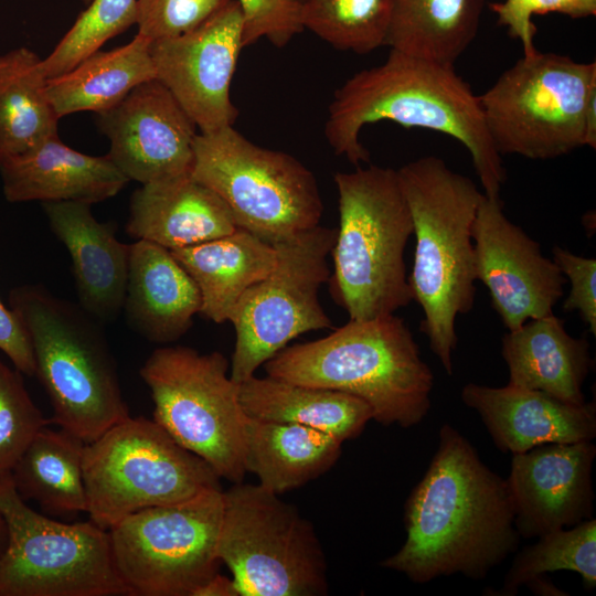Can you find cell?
Here are the masks:
<instances>
[{
	"label": "cell",
	"instance_id": "1",
	"mask_svg": "<svg viewBox=\"0 0 596 596\" xmlns=\"http://www.w3.org/2000/svg\"><path fill=\"white\" fill-rule=\"evenodd\" d=\"M404 524V544L381 566L417 584L455 574L485 578L520 539L507 480L448 424L440 427L437 450L405 502Z\"/></svg>",
	"mask_w": 596,
	"mask_h": 596
},
{
	"label": "cell",
	"instance_id": "2",
	"mask_svg": "<svg viewBox=\"0 0 596 596\" xmlns=\"http://www.w3.org/2000/svg\"><path fill=\"white\" fill-rule=\"evenodd\" d=\"M394 121L445 134L470 153L489 196H499L507 172L486 127L479 97L451 66L391 50L380 65L355 73L333 95L324 125L337 156L355 167L370 161L364 126Z\"/></svg>",
	"mask_w": 596,
	"mask_h": 596
},
{
	"label": "cell",
	"instance_id": "3",
	"mask_svg": "<svg viewBox=\"0 0 596 596\" xmlns=\"http://www.w3.org/2000/svg\"><path fill=\"white\" fill-rule=\"evenodd\" d=\"M397 173L416 240L408 283L424 315L419 329L451 375L456 318L475 301L472 224L483 193L436 156L411 161Z\"/></svg>",
	"mask_w": 596,
	"mask_h": 596
},
{
	"label": "cell",
	"instance_id": "4",
	"mask_svg": "<svg viewBox=\"0 0 596 596\" xmlns=\"http://www.w3.org/2000/svg\"><path fill=\"white\" fill-rule=\"evenodd\" d=\"M264 365L269 376L361 398L384 426H415L430 408L434 374L395 313L350 319L324 338L284 348Z\"/></svg>",
	"mask_w": 596,
	"mask_h": 596
},
{
	"label": "cell",
	"instance_id": "5",
	"mask_svg": "<svg viewBox=\"0 0 596 596\" xmlns=\"http://www.w3.org/2000/svg\"><path fill=\"white\" fill-rule=\"evenodd\" d=\"M9 304L31 342L51 423L88 444L129 416L99 321L42 285L12 288Z\"/></svg>",
	"mask_w": 596,
	"mask_h": 596
},
{
	"label": "cell",
	"instance_id": "6",
	"mask_svg": "<svg viewBox=\"0 0 596 596\" xmlns=\"http://www.w3.org/2000/svg\"><path fill=\"white\" fill-rule=\"evenodd\" d=\"M333 180L339 227L332 297L352 320L395 313L413 300L404 260L413 222L397 170L359 166Z\"/></svg>",
	"mask_w": 596,
	"mask_h": 596
},
{
	"label": "cell",
	"instance_id": "7",
	"mask_svg": "<svg viewBox=\"0 0 596 596\" xmlns=\"http://www.w3.org/2000/svg\"><path fill=\"white\" fill-rule=\"evenodd\" d=\"M83 479L89 520L105 530L141 509L222 489L207 462L142 416H128L85 445Z\"/></svg>",
	"mask_w": 596,
	"mask_h": 596
},
{
	"label": "cell",
	"instance_id": "8",
	"mask_svg": "<svg viewBox=\"0 0 596 596\" xmlns=\"http://www.w3.org/2000/svg\"><path fill=\"white\" fill-rule=\"evenodd\" d=\"M595 94V62L536 51L478 97L500 155L546 160L585 147L586 110Z\"/></svg>",
	"mask_w": 596,
	"mask_h": 596
},
{
	"label": "cell",
	"instance_id": "9",
	"mask_svg": "<svg viewBox=\"0 0 596 596\" xmlns=\"http://www.w3.org/2000/svg\"><path fill=\"white\" fill-rule=\"evenodd\" d=\"M217 555L241 596H320L328 592L327 560L313 525L260 485L223 491Z\"/></svg>",
	"mask_w": 596,
	"mask_h": 596
},
{
	"label": "cell",
	"instance_id": "10",
	"mask_svg": "<svg viewBox=\"0 0 596 596\" xmlns=\"http://www.w3.org/2000/svg\"><path fill=\"white\" fill-rule=\"evenodd\" d=\"M191 175L215 192L237 227L274 244L319 224L313 173L289 153L253 143L233 126L200 132Z\"/></svg>",
	"mask_w": 596,
	"mask_h": 596
},
{
	"label": "cell",
	"instance_id": "11",
	"mask_svg": "<svg viewBox=\"0 0 596 596\" xmlns=\"http://www.w3.org/2000/svg\"><path fill=\"white\" fill-rule=\"evenodd\" d=\"M219 351L174 345L156 349L140 368L153 402V421L215 473L243 481L244 427L238 384Z\"/></svg>",
	"mask_w": 596,
	"mask_h": 596
},
{
	"label": "cell",
	"instance_id": "12",
	"mask_svg": "<svg viewBox=\"0 0 596 596\" xmlns=\"http://www.w3.org/2000/svg\"><path fill=\"white\" fill-rule=\"evenodd\" d=\"M0 515L8 530L0 596L129 595L108 530L91 520L64 523L36 512L19 496L10 472L0 477Z\"/></svg>",
	"mask_w": 596,
	"mask_h": 596
},
{
	"label": "cell",
	"instance_id": "13",
	"mask_svg": "<svg viewBox=\"0 0 596 596\" xmlns=\"http://www.w3.org/2000/svg\"><path fill=\"white\" fill-rule=\"evenodd\" d=\"M337 228L320 224L274 243L276 264L236 304L230 322L235 345L230 365L240 384L298 336L332 328L319 301L320 287L330 279L327 258Z\"/></svg>",
	"mask_w": 596,
	"mask_h": 596
},
{
	"label": "cell",
	"instance_id": "14",
	"mask_svg": "<svg viewBox=\"0 0 596 596\" xmlns=\"http://www.w3.org/2000/svg\"><path fill=\"white\" fill-rule=\"evenodd\" d=\"M223 490L134 512L109 530L116 570L129 596H193L219 573Z\"/></svg>",
	"mask_w": 596,
	"mask_h": 596
},
{
	"label": "cell",
	"instance_id": "15",
	"mask_svg": "<svg viewBox=\"0 0 596 596\" xmlns=\"http://www.w3.org/2000/svg\"><path fill=\"white\" fill-rule=\"evenodd\" d=\"M243 47V17L235 0L195 29L150 44L156 78L203 134L233 126L237 118L230 89Z\"/></svg>",
	"mask_w": 596,
	"mask_h": 596
},
{
	"label": "cell",
	"instance_id": "16",
	"mask_svg": "<svg viewBox=\"0 0 596 596\" xmlns=\"http://www.w3.org/2000/svg\"><path fill=\"white\" fill-rule=\"evenodd\" d=\"M472 242L476 280L488 289L509 331L553 313L563 296V274L540 244L507 217L499 196L482 194Z\"/></svg>",
	"mask_w": 596,
	"mask_h": 596
},
{
	"label": "cell",
	"instance_id": "17",
	"mask_svg": "<svg viewBox=\"0 0 596 596\" xmlns=\"http://www.w3.org/2000/svg\"><path fill=\"white\" fill-rule=\"evenodd\" d=\"M97 115L110 141L107 156L129 180L146 184L191 174L196 126L157 78Z\"/></svg>",
	"mask_w": 596,
	"mask_h": 596
},
{
	"label": "cell",
	"instance_id": "18",
	"mask_svg": "<svg viewBox=\"0 0 596 596\" xmlns=\"http://www.w3.org/2000/svg\"><path fill=\"white\" fill-rule=\"evenodd\" d=\"M595 456L592 440L544 444L512 455L505 480L520 536L540 538L593 517Z\"/></svg>",
	"mask_w": 596,
	"mask_h": 596
},
{
	"label": "cell",
	"instance_id": "19",
	"mask_svg": "<svg viewBox=\"0 0 596 596\" xmlns=\"http://www.w3.org/2000/svg\"><path fill=\"white\" fill-rule=\"evenodd\" d=\"M460 396L480 415L502 453L514 455L544 444L588 441L596 436L594 403L576 405L542 391L476 383L466 384Z\"/></svg>",
	"mask_w": 596,
	"mask_h": 596
},
{
	"label": "cell",
	"instance_id": "20",
	"mask_svg": "<svg viewBox=\"0 0 596 596\" xmlns=\"http://www.w3.org/2000/svg\"><path fill=\"white\" fill-rule=\"evenodd\" d=\"M83 202H43L50 228L72 259L78 305L100 323L123 309L130 244L118 241L113 222L100 223Z\"/></svg>",
	"mask_w": 596,
	"mask_h": 596
},
{
	"label": "cell",
	"instance_id": "21",
	"mask_svg": "<svg viewBox=\"0 0 596 596\" xmlns=\"http://www.w3.org/2000/svg\"><path fill=\"white\" fill-rule=\"evenodd\" d=\"M9 202L97 203L115 196L129 179L106 155L89 156L63 143L58 135L0 161Z\"/></svg>",
	"mask_w": 596,
	"mask_h": 596
},
{
	"label": "cell",
	"instance_id": "22",
	"mask_svg": "<svg viewBox=\"0 0 596 596\" xmlns=\"http://www.w3.org/2000/svg\"><path fill=\"white\" fill-rule=\"evenodd\" d=\"M201 307L199 287L168 248L143 240L130 244L123 309L137 333L158 344L174 342Z\"/></svg>",
	"mask_w": 596,
	"mask_h": 596
},
{
	"label": "cell",
	"instance_id": "23",
	"mask_svg": "<svg viewBox=\"0 0 596 596\" xmlns=\"http://www.w3.org/2000/svg\"><path fill=\"white\" fill-rule=\"evenodd\" d=\"M125 228L173 251L231 234L237 225L223 200L189 174L141 184L131 195Z\"/></svg>",
	"mask_w": 596,
	"mask_h": 596
},
{
	"label": "cell",
	"instance_id": "24",
	"mask_svg": "<svg viewBox=\"0 0 596 596\" xmlns=\"http://www.w3.org/2000/svg\"><path fill=\"white\" fill-rule=\"evenodd\" d=\"M508 385L542 391L571 404L585 403L582 391L592 366L586 338H574L554 313L531 319L502 338Z\"/></svg>",
	"mask_w": 596,
	"mask_h": 596
},
{
	"label": "cell",
	"instance_id": "25",
	"mask_svg": "<svg viewBox=\"0 0 596 596\" xmlns=\"http://www.w3.org/2000/svg\"><path fill=\"white\" fill-rule=\"evenodd\" d=\"M199 287L206 319L223 323L254 284L276 264L275 246L247 230L170 251Z\"/></svg>",
	"mask_w": 596,
	"mask_h": 596
},
{
	"label": "cell",
	"instance_id": "26",
	"mask_svg": "<svg viewBox=\"0 0 596 596\" xmlns=\"http://www.w3.org/2000/svg\"><path fill=\"white\" fill-rule=\"evenodd\" d=\"M342 444L307 426L246 416L244 468L263 488L280 494L327 472L341 456Z\"/></svg>",
	"mask_w": 596,
	"mask_h": 596
},
{
	"label": "cell",
	"instance_id": "27",
	"mask_svg": "<svg viewBox=\"0 0 596 596\" xmlns=\"http://www.w3.org/2000/svg\"><path fill=\"white\" fill-rule=\"evenodd\" d=\"M238 395L248 417L307 426L342 443L361 435L373 417L371 407L353 395L269 375L240 383Z\"/></svg>",
	"mask_w": 596,
	"mask_h": 596
},
{
	"label": "cell",
	"instance_id": "28",
	"mask_svg": "<svg viewBox=\"0 0 596 596\" xmlns=\"http://www.w3.org/2000/svg\"><path fill=\"white\" fill-rule=\"evenodd\" d=\"M150 44L136 34L128 44L97 50L68 72L46 79L45 94L58 118L77 111L103 113L156 78Z\"/></svg>",
	"mask_w": 596,
	"mask_h": 596
},
{
	"label": "cell",
	"instance_id": "29",
	"mask_svg": "<svg viewBox=\"0 0 596 596\" xmlns=\"http://www.w3.org/2000/svg\"><path fill=\"white\" fill-rule=\"evenodd\" d=\"M486 0H393L385 45L454 67L475 40Z\"/></svg>",
	"mask_w": 596,
	"mask_h": 596
},
{
	"label": "cell",
	"instance_id": "30",
	"mask_svg": "<svg viewBox=\"0 0 596 596\" xmlns=\"http://www.w3.org/2000/svg\"><path fill=\"white\" fill-rule=\"evenodd\" d=\"M86 443L58 427L41 428L10 471L19 496L34 500L47 513L87 511L83 479Z\"/></svg>",
	"mask_w": 596,
	"mask_h": 596
},
{
	"label": "cell",
	"instance_id": "31",
	"mask_svg": "<svg viewBox=\"0 0 596 596\" xmlns=\"http://www.w3.org/2000/svg\"><path fill=\"white\" fill-rule=\"evenodd\" d=\"M42 58L26 47L0 55V161L57 135Z\"/></svg>",
	"mask_w": 596,
	"mask_h": 596
},
{
	"label": "cell",
	"instance_id": "32",
	"mask_svg": "<svg viewBox=\"0 0 596 596\" xmlns=\"http://www.w3.org/2000/svg\"><path fill=\"white\" fill-rule=\"evenodd\" d=\"M572 571L587 588L596 585V520L590 518L570 530L546 533L523 549L507 572L500 595H514L520 586H531L545 573Z\"/></svg>",
	"mask_w": 596,
	"mask_h": 596
},
{
	"label": "cell",
	"instance_id": "33",
	"mask_svg": "<svg viewBox=\"0 0 596 596\" xmlns=\"http://www.w3.org/2000/svg\"><path fill=\"white\" fill-rule=\"evenodd\" d=\"M393 0H301L304 30L341 51L364 54L385 45Z\"/></svg>",
	"mask_w": 596,
	"mask_h": 596
},
{
	"label": "cell",
	"instance_id": "34",
	"mask_svg": "<svg viewBox=\"0 0 596 596\" xmlns=\"http://www.w3.org/2000/svg\"><path fill=\"white\" fill-rule=\"evenodd\" d=\"M137 0H92L54 50L42 58L46 79L82 62L115 35L136 23Z\"/></svg>",
	"mask_w": 596,
	"mask_h": 596
},
{
	"label": "cell",
	"instance_id": "35",
	"mask_svg": "<svg viewBox=\"0 0 596 596\" xmlns=\"http://www.w3.org/2000/svg\"><path fill=\"white\" fill-rule=\"evenodd\" d=\"M51 423L30 397L21 372L0 359V477L10 472L38 432Z\"/></svg>",
	"mask_w": 596,
	"mask_h": 596
},
{
	"label": "cell",
	"instance_id": "36",
	"mask_svg": "<svg viewBox=\"0 0 596 596\" xmlns=\"http://www.w3.org/2000/svg\"><path fill=\"white\" fill-rule=\"evenodd\" d=\"M231 0H137L138 35L155 42L182 35Z\"/></svg>",
	"mask_w": 596,
	"mask_h": 596
},
{
	"label": "cell",
	"instance_id": "37",
	"mask_svg": "<svg viewBox=\"0 0 596 596\" xmlns=\"http://www.w3.org/2000/svg\"><path fill=\"white\" fill-rule=\"evenodd\" d=\"M490 9L498 17V24L505 26L508 33L517 39L523 55L534 54L536 26L533 15L560 13L572 19L594 17L596 0H503L490 3Z\"/></svg>",
	"mask_w": 596,
	"mask_h": 596
},
{
	"label": "cell",
	"instance_id": "38",
	"mask_svg": "<svg viewBox=\"0 0 596 596\" xmlns=\"http://www.w3.org/2000/svg\"><path fill=\"white\" fill-rule=\"evenodd\" d=\"M243 17V46L267 39L277 47L287 45L304 28L301 0H235Z\"/></svg>",
	"mask_w": 596,
	"mask_h": 596
},
{
	"label": "cell",
	"instance_id": "39",
	"mask_svg": "<svg viewBox=\"0 0 596 596\" xmlns=\"http://www.w3.org/2000/svg\"><path fill=\"white\" fill-rule=\"evenodd\" d=\"M553 262L571 283V290L563 304L564 311H577L588 326L589 332L596 334V259L571 253L554 246Z\"/></svg>",
	"mask_w": 596,
	"mask_h": 596
},
{
	"label": "cell",
	"instance_id": "40",
	"mask_svg": "<svg viewBox=\"0 0 596 596\" xmlns=\"http://www.w3.org/2000/svg\"><path fill=\"white\" fill-rule=\"evenodd\" d=\"M0 350L14 368L29 376L35 375L33 350L26 331L17 315L0 300Z\"/></svg>",
	"mask_w": 596,
	"mask_h": 596
},
{
	"label": "cell",
	"instance_id": "41",
	"mask_svg": "<svg viewBox=\"0 0 596 596\" xmlns=\"http://www.w3.org/2000/svg\"><path fill=\"white\" fill-rule=\"evenodd\" d=\"M193 596H241L235 581L216 573L206 583L200 586Z\"/></svg>",
	"mask_w": 596,
	"mask_h": 596
},
{
	"label": "cell",
	"instance_id": "42",
	"mask_svg": "<svg viewBox=\"0 0 596 596\" xmlns=\"http://www.w3.org/2000/svg\"><path fill=\"white\" fill-rule=\"evenodd\" d=\"M8 544V530L7 524L0 515V560L6 551Z\"/></svg>",
	"mask_w": 596,
	"mask_h": 596
},
{
	"label": "cell",
	"instance_id": "43",
	"mask_svg": "<svg viewBox=\"0 0 596 596\" xmlns=\"http://www.w3.org/2000/svg\"><path fill=\"white\" fill-rule=\"evenodd\" d=\"M83 1H84V3H86V4H89V3L92 2V0H83Z\"/></svg>",
	"mask_w": 596,
	"mask_h": 596
}]
</instances>
